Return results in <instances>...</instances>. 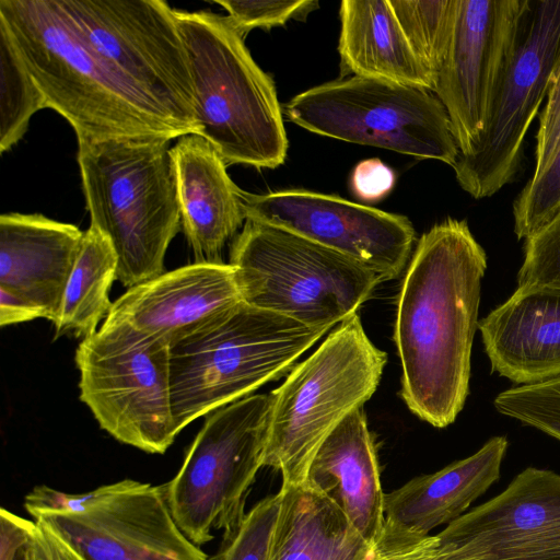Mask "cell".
Returning <instances> with one entry per match:
<instances>
[{
    "mask_svg": "<svg viewBox=\"0 0 560 560\" xmlns=\"http://www.w3.org/2000/svg\"><path fill=\"white\" fill-rule=\"evenodd\" d=\"M487 255L466 220L447 218L418 241L396 301L400 396L422 421L452 424L469 393Z\"/></svg>",
    "mask_w": 560,
    "mask_h": 560,
    "instance_id": "6da1fadb",
    "label": "cell"
},
{
    "mask_svg": "<svg viewBox=\"0 0 560 560\" xmlns=\"http://www.w3.org/2000/svg\"><path fill=\"white\" fill-rule=\"evenodd\" d=\"M0 23L44 94L79 138L156 135L196 128L101 55L62 0H0Z\"/></svg>",
    "mask_w": 560,
    "mask_h": 560,
    "instance_id": "7a4b0ae2",
    "label": "cell"
},
{
    "mask_svg": "<svg viewBox=\"0 0 560 560\" xmlns=\"http://www.w3.org/2000/svg\"><path fill=\"white\" fill-rule=\"evenodd\" d=\"M171 141L156 135L78 139L91 225L109 237L117 280L128 288L164 273L182 223Z\"/></svg>",
    "mask_w": 560,
    "mask_h": 560,
    "instance_id": "3957f363",
    "label": "cell"
},
{
    "mask_svg": "<svg viewBox=\"0 0 560 560\" xmlns=\"http://www.w3.org/2000/svg\"><path fill=\"white\" fill-rule=\"evenodd\" d=\"M187 55L199 136L226 166L276 168L288 140L272 79L255 62L228 16L174 9Z\"/></svg>",
    "mask_w": 560,
    "mask_h": 560,
    "instance_id": "277c9868",
    "label": "cell"
},
{
    "mask_svg": "<svg viewBox=\"0 0 560 560\" xmlns=\"http://www.w3.org/2000/svg\"><path fill=\"white\" fill-rule=\"evenodd\" d=\"M326 332L242 302L173 341L170 386L177 434L283 376Z\"/></svg>",
    "mask_w": 560,
    "mask_h": 560,
    "instance_id": "5b68a950",
    "label": "cell"
},
{
    "mask_svg": "<svg viewBox=\"0 0 560 560\" xmlns=\"http://www.w3.org/2000/svg\"><path fill=\"white\" fill-rule=\"evenodd\" d=\"M386 362L353 314L270 393L264 467L278 470L282 486L305 482L322 443L372 397Z\"/></svg>",
    "mask_w": 560,
    "mask_h": 560,
    "instance_id": "8992f818",
    "label": "cell"
},
{
    "mask_svg": "<svg viewBox=\"0 0 560 560\" xmlns=\"http://www.w3.org/2000/svg\"><path fill=\"white\" fill-rule=\"evenodd\" d=\"M229 264L245 304L328 331L382 283L346 255L250 220L234 237Z\"/></svg>",
    "mask_w": 560,
    "mask_h": 560,
    "instance_id": "52a82bcc",
    "label": "cell"
},
{
    "mask_svg": "<svg viewBox=\"0 0 560 560\" xmlns=\"http://www.w3.org/2000/svg\"><path fill=\"white\" fill-rule=\"evenodd\" d=\"M560 55V0H520L513 35L483 129L453 168L475 199L493 196L518 172L525 136L546 97Z\"/></svg>",
    "mask_w": 560,
    "mask_h": 560,
    "instance_id": "ba28073f",
    "label": "cell"
},
{
    "mask_svg": "<svg viewBox=\"0 0 560 560\" xmlns=\"http://www.w3.org/2000/svg\"><path fill=\"white\" fill-rule=\"evenodd\" d=\"M284 114L320 136L438 160L452 167L459 155L444 106L420 88L353 75L295 95Z\"/></svg>",
    "mask_w": 560,
    "mask_h": 560,
    "instance_id": "9c48e42d",
    "label": "cell"
},
{
    "mask_svg": "<svg viewBox=\"0 0 560 560\" xmlns=\"http://www.w3.org/2000/svg\"><path fill=\"white\" fill-rule=\"evenodd\" d=\"M80 399L117 441L163 454L177 436L170 386V346L106 319L75 350Z\"/></svg>",
    "mask_w": 560,
    "mask_h": 560,
    "instance_id": "30bf717a",
    "label": "cell"
},
{
    "mask_svg": "<svg viewBox=\"0 0 560 560\" xmlns=\"http://www.w3.org/2000/svg\"><path fill=\"white\" fill-rule=\"evenodd\" d=\"M271 395L256 394L214 410L175 477L164 485L173 517L196 545L229 530L246 513V497L264 467Z\"/></svg>",
    "mask_w": 560,
    "mask_h": 560,
    "instance_id": "8fae6325",
    "label": "cell"
},
{
    "mask_svg": "<svg viewBox=\"0 0 560 560\" xmlns=\"http://www.w3.org/2000/svg\"><path fill=\"white\" fill-rule=\"evenodd\" d=\"M378 560H560V475L527 467L439 534L384 544Z\"/></svg>",
    "mask_w": 560,
    "mask_h": 560,
    "instance_id": "7c38bea8",
    "label": "cell"
},
{
    "mask_svg": "<svg viewBox=\"0 0 560 560\" xmlns=\"http://www.w3.org/2000/svg\"><path fill=\"white\" fill-rule=\"evenodd\" d=\"M89 43L184 120L199 127L174 9L162 0H62Z\"/></svg>",
    "mask_w": 560,
    "mask_h": 560,
    "instance_id": "4fadbf2b",
    "label": "cell"
},
{
    "mask_svg": "<svg viewBox=\"0 0 560 560\" xmlns=\"http://www.w3.org/2000/svg\"><path fill=\"white\" fill-rule=\"evenodd\" d=\"M246 220L296 234L346 255L384 281L396 279L410 258L416 231L409 219L334 195L284 189L243 191Z\"/></svg>",
    "mask_w": 560,
    "mask_h": 560,
    "instance_id": "5bb4252c",
    "label": "cell"
},
{
    "mask_svg": "<svg viewBox=\"0 0 560 560\" xmlns=\"http://www.w3.org/2000/svg\"><path fill=\"white\" fill-rule=\"evenodd\" d=\"M83 560H208L175 522L164 485L125 479L79 512L43 513Z\"/></svg>",
    "mask_w": 560,
    "mask_h": 560,
    "instance_id": "9a60e30c",
    "label": "cell"
},
{
    "mask_svg": "<svg viewBox=\"0 0 560 560\" xmlns=\"http://www.w3.org/2000/svg\"><path fill=\"white\" fill-rule=\"evenodd\" d=\"M518 8L520 0H456L433 92L446 110L459 155L470 152L483 129Z\"/></svg>",
    "mask_w": 560,
    "mask_h": 560,
    "instance_id": "2e32d148",
    "label": "cell"
},
{
    "mask_svg": "<svg viewBox=\"0 0 560 560\" xmlns=\"http://www.w3.org/2000/svg\"><path fill=\"white\" fill-rule=\"evenodd\" d=\"M242 302L230 264L192 262L129 288L106 319L170 346Z\"/></svg>",
    "mask_w": 560,
    "mask_h": 560,
    "instance_id": "e0dca14e",
    "label": "cell"
},
{
    "mask_svg": "<svg viewBox=\"0 0 560 560\" xmlns=\"http://www.w3.org/2000/svg\"><path fill=\"white\" fill-rule=\"evenodd\" d=\"M83 234L39 213L0 217V289L58 320Z\"/></svg>",
    "mask_w": 560,
    "mask_h": 560,
    "instance_id": "ac0fdd59",
    "label": "cell"
},
{
    "mask_svg": "<svg viewBox=\"0 0 560 560\" xmlns=\"http://www.w3.org/2000/svg\"><path fill=\"white\" fill-rule=\"evenodd\" d=\"M508 446L506 436H493L472 455L385 493V524L378 540L421 538L460 517L500 478Z\"/></svg>",
    "mask_w": 560,
    "mask_h": 560,
    "instance_id": "d6986e66",
    "label": "cell"
},
{
    "mask_svg": "<svg viewBox=\"0 0 560 560\" xmlns=\"http://www.w3.org/2000/svg\"><path fill=\"white\" fill-rule=\"evenodd\" d=\"M491 371L520 385L560 376V289H517L478 322Z\"/></svg>",
    "mask_w": 560,
    "mask_h": 560,
    "instance_id": "ffe728a7",
    "label": "cell"
},
{
    "mask_svg": "<svg viewBox=\"0 0 560 560\" xmlns=\"http://www.w3.org/2000/svg\"><path fill=\"white\" fill-rule=\"evenodd\" d=\"M180 219L194 262L220 264L222 249L246 221L243 190L226 164L201 136L178 138L171 148Z\"/></svg>",
    "mask_w": 560,
    "mask_h": 560,
    "instance_id": "44dd1931",
    "label": "cell"
},
{
    "mask_svg": "<svg viewBox=\"0 0 560 560\" xmlns=\"http://www.w3.org/2000/svg\"><path fill=\"white\" fill-rule=\"evenodd\" d=\"M305 482L328 495L370 545L378 541L385 493L363 408L351 412L322 443Z\"/></svg>",
    "mask_w": 560,
    "mask_h": 560,
    "instance_id": "7402d4cb",
    "label": "cell"
},
{
    "mask_svg": "<svg viewBox=\"0 0 560 560\" xmlns=\"http://www.w3.org/2000/svg\"><path fill=\"white\" fill-rule=\"evenodd\" d=\"M342 74L434 90L435 80L410 46L388 0L340 3Z\"/></svg>",
    "mask_w": 560,
    "mask_h": 560,
    "instance_id": "603a6c76",
    "label": "cell"
},
{
    "mask_svg": "<svg viewBox=\"0 0 560 560\" xmlns=\"http://www.w3.org/2000/svg\"><path fill=\"white\" fill-rule=\"evenodd\" d=\"M279 493L270 560H369L373 546L328 495L306 482Z\"/></svg>",
    "mask_w": 560,
    "mask_h": 560,
    "instance_id": "cb8c5ba5",
    "label": "cell"
},
{
    "mask_svg": "<svg viewBox=\"0 0 560 560\" xmlns=\"http://www.w3.org/2000/svg\"><path fill=\"white\" fill-rule=\"evenodd\" d=\"M118 257L109 237L94 225L84 232L81 247L69 278L56 336L72 332L90 337L107 317L113 303L109 289L117 279Z\"/></svg>",
    "mask_w": 560,
    "mask_h": 560,
    "instance_id": "d4e9b609",
    "label": "cell"
},
{
    "mask_svg": "<svg viewBox=\"0 0 560 560\" xmlns=\"http://www.w3.org/2000/svg\"><path fill=\"white\" fill-rule=\"evenodd\" d=\"M0 66V151L3 153L22 139L31 117L47 104L1 23Z\"/></svg>",
    "mask_w": 560,
    "mask_h": 560,
    "instance_id": "484cf974",
    "label": "cell"
},
{
    "mask_svg": "<svg viewBox=\"0 0 560 560\" xmlns=\"http://www.w3.org/2000/svg\"><path fill=\"white\" fill-rule=\"evenodd\" d=\"M410 46L433 74L445 57L456 0H388Z\"/></svg>",
    "mask_w": 560,
    "mask_h": 560,
    "instance_id": "4316f807",
    "label": "cell"
},
{
    "mask_svg": "<svg viewBox=\"0 0 560 560\" xmlns=\"http://www.w3.org/2000/svg\"><path fill=\"white\" fill-rule=\"evenodd\" d=\"M501 415L560 441V376L505 389L493 400Z\"/></svg>",
    "mask_w": 560,
    "mask_h": 560,
    "instance_id": "83f0119b",
    "label": "cell"
},
{
    "mask_svg": "<svg viewBox=\"0 0 560 560\" xmlns=\"http://www.w3.org/2000/svg\"><path fill=\"white\" fill-rule=\"evenodd\" d=\"M560 211V149L522 189L513 203L514 233L527 240Z\"/></svg>",
    "mask_w": 560,
    "mask_h": 560,
    "instance_id": "f1b7e54d",
    "label": "cell"
},
{
    "mask_svg": "<svg viewBox=\"0 0 560 560\" xmlns=\"http://www.w3.org/2000/svg\"><path fill=\"white\" fill-rule=\"evenodd\" d=\"M279 508V492L256 503L234 527L224 532L215 560H270Z\"/></svg>",
    "mask_w": 560,
    "mask_h": 560,
    "instance_id": "f546056e",
    "label": "cell"
},
{
    "mask_svg": "<svg viewBox=\"0 0 560 560\" xmlns=\"http://www.w3.org/2000/svg\"><path fill=\"white\" fill-rule=\"evenodd\" d=\"M527 288L560 289V211L525 240L517 289Z\"/></svg>",
    "mask_w": 560,
    "mask_h": 560,
    "instance_id": "4dcf8cb0",
    "label": "cell"
},
{
    "mask_svg": "<svg viewBox=\"0 0 560 560\" xmlns=\"http://www.w3.org/2000/svg\"><path fill=\"white\" fill-rule=\"evenodd\" d=\"M229 13L233 27L244 37L253 28L284 25L303 19L318 7L315 0H215Z\"/></svg>",
    "mask_w": 560,
    "mask_h": 560,
    "instance_id": "1f68e13d",
    "label": "cell"
},
{
    "mask_svg": "<svg viewBox=\"0 0 560 560\" xmlns=\"http://www.w3.org/2000/svg\"><path fill=\"white\" fill-rule=\"evenodd\" d=\"M546 98L539 115L533 174L540 172L560 149V55L549 79Z\"/></svg>",
    "mask_w": 560,
    "mask_h": 560,
    "instance_id": "d6a6232c",
    "label": "cell"
},
{
    "mask_svg": "<svg viewBox=\"0 0 560 560\" xmlns=\"http://www.w3.org/2000/svg\"><path fill=\"white\" fill-rule=\"evenodd\" d=\"M107 489L108 485L85 493L70 494L47 486H37L25 497L24 506L34 517L43 513L79 512L102 498Z\"/></svg>",
    "mask_w": 560,
    "mask_h": 560,
    "instance_id": "836d02e7",
    "label": "cell"
},
{
    "mask_svg": "<svg viewBox=\"0 0 560 560\" xmlns=\"http://www.w3.org/2000/svg\"><path fill=\"white\" fill-rule=\"evenodd\" d=\"M395 182V173L388 165L378 159H369L353 168L350 187L358 199L374 202L388 195Z\"/></svg>",
    "mask_w": 560,
    "mask_h": 560,
    "instance_id": "e575fe53",
    "label": "cell"
},
{
    "mask_svg": "<svg viewBox=\"0 0 560 560\" xmlns=\"http://www.w3.org/2000/svg\"><path fill=\"white\" fill-rule=\"evenodd\" d=\"M35 523L33 534L24 549V560H83L44 523Z\"/></svg>",
    "mask_w": 560,
    "mask_h": 560,
    "instance_id": "d590c367",
    "label": "cell"
},
{
    "mask_svg": "<svg viewBox=\"0 0 560 560\" xmlns=\"http://www.w3.org/2000/svg\"><path fill=\"white\" fill-rule=\"evenodd\" d=\"M35 522L25 520L1 508L0 510V560H14L27 545Z\"/></svg>",
    "mask_w": 560,
    "mask_h": 560,
    "instance_id": "8d00e7d4",
    "label": "cell"
},
{
    "mask_svg": "<svg viewBox=\"0 0 560 560\" xmlns=\"http://www.w3.org/2000/svg\"><path fill=\"white\" fill-rule=\"evenodd\" d=\"M39 317H44L40 310L0 289V325L2 327Z\"/></svg>",
    "mask_w": 560,
    "mask_h": 560,
    "instance_id": "74e56055",
    "label": "cell"
},
{
    "mask_svg": "<svg viewBox=\"0 0 560 560\" xmlns=\"http://www.w3.org/2000/svg\"><path fill=\"white\" fill-rule=\"evenodd\" d=\"M25 549V548H24ZM24 549L16 555L14 560H24Z\"/></svg>",
    "mask_w": 560,
    "mask_h": 560,
    "instance_id": "f35d334b",
    "label": "cell"
}]
</instances>
